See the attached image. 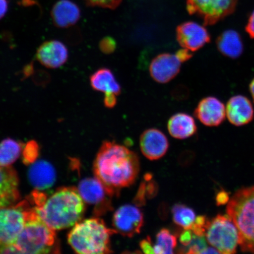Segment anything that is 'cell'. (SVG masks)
<instances>
[{"instance_id": "603a6c76", "label": "cell", "mask_w": 254, "mask_h": 254, "mask_svg": "<svg viewBox=\"0 0 254 254\" xmlns=\"http://www.w3.org/2000/svg\"><path fill=\"white\" fill-rule=\"evenodd\" d=\"M24 145L11 138L0 143V166L9 167L20 156Z\"/></svg>"}, {"instance_id": "4fadbf2b", "label": "cell", "mask_w": 254, "mask_h": 254, "mask_svg": "<svg viewBox=\"0 0 254 254\" xmlns=\"http://www.w3.org/2000/svg\"><path fill=\"white\" fill-rule=\"evenodd\" d=\"M194 116L202 125L217 127L226 118L225 106L215 97H206L199 101L194 111Z\"/></svg>"}, {"instance_id": "d590c367", "label": "cell", "mask_w": 254, "mask_h": 254, "mask_svg": "<svg viewBox=\"0 0 254 254\" xmlns=\"http://www.w3.org/2000/svg\"><path fill=\"white\" fill-rule=\"evenodd\" d=\"M246 31L251 39H254V10L251 14L248 20Z\"/></svg>"}, {"instance_id": "ba28073f", "label": "cell", "mask_w": 254, "mask_h": 254, "mask_svg": "<svg viewBox=\"0 0 254 254\" xmlns=\"http://www.w3.org/2000/svg\"><path fill=\"white\" fill-rule=\"evenodd\" d=\"M25 222L24 201L0 208V247L13 244Z\"/></svg>"}, {"instance_id": "8d00e7d4", "label": "cell", "mask_w": 254, "mask_h": 254, "mask_svg": "<svg viewBox=\"0 0 254 254\" xmlns=\"http://www.w3.org/2000/svg\"><path fill=\"white\" fill-rule=\"evenodd\" d=\"M8 4L6 0H0V20L4 17L7 11Z\"/></svg>"}, {"instance_id": "d6a6232c", "label": "cell", "mask_w": 254, "mask_h": 254, "mask_svg": "<svg viewBox=\"0 0 254 254\" xmlns=\"http://www.w3.org/2000/svg\"><path fill=\"white\" fill-rule=\"evenodd\" d=\"M91 4L104 7L113 8L118 4L119 0H88Z\"/></svg>"}, {"instance_id": "6da1fadb", "label": "cell", "mask_w": 254, "mask_h": 254, "mask_svg": "<svg viewBox=\"0 0 254 254\" xmlns=\"http://www.w3.org/2000/svg\"><path fill=\"white\" fill-rule=\"evenodd\" d=\"M95 177L102 183L112 196L121 189L131 186L139 172L138 155L116 142L106 141L101 145L95 158Z\"/></svg>"}, {"instance_id": "484cf974", "label": "cell", "mask_w": 254, "mask_h": 254, "mask_svg": "<svg viewBox=\"0 0 254 254\" xmlns=\"http://www.w3.org/2000/svg\"><path fill=\"white\" fill-rule=\"evenodd\" d=\"M40 148L38 143L35 141L28 142L24 145L23 151V163L25 165H30L36 162L39 157Z\"/></svg>"}, {"instance_id": "74e56055", "label": "cell", "mask_w": 254, "mask_h": 254, "mask_svg": "<svg viewBox=\"0 0 254 254\" xmlns=\"http://www.w3.org/2000/svg\"><path fill=\"white\" fill-rule=\"evenodd\" d=\"M13 203L10 199L0 197V208L12 205Z\"/></svg>"}, {"instance_id": "e575fe53", "label": "cell", "mask_w": 254, "mask_h": 254, "mask_svg": "<svg viewBox=\"0 0 254 254\" xmlns=\"http://www.w3.org/2000/svg\"><path fill=\"white\" fill-rule=\"evenodd\" d=\"M215 199L217 205L220 206L228 204L230 198L228 192L224 190H222L217 193Z\"/></svg>"}, {"instance_id": "2e32d148", "label": "cell", "mask_w": 254, "mask_h": 254, "mask_svg": "<svg viewBox=\"0 0 254 254\" xmlns=\"http://www.w3.org/2000/svg\"><path fill=\"white\" fill-rule=\"evenodd\" d=\"M226 117L232 125L241 127L252 122L254 118V109L252 101L243 95H236L228 101Z\"/></svg>"}, {"instance_id": "52a82bcc", "label": "cell", "mask_w": 254, "mask_h": 254, "mask_svg": "<svg viewBox=\"0 0 254 254\" xmlns=\"http://www.w3.org/2000/svg\"><path fill=\"white\" fill-rule=\"evenodd\" d=\"M238 0H187L190 14L201 18L205 25H212L233 13Z\"/></svg>"}, {"instance_id": "ac0fdd59", "label": "cell", "mask_w": 254, "mask_h": 254, "mask_svg": "<svg viewBox=\"0 0 254 254\" xmlns=\"http://www.w3.org/2000/svg\"><path fill=\"white\" fill-rule=\"evenodd\" d=\"M80 10L75 3L69 0H60L54 6L52 17L56 26L68 28L77 23L80 18Z\"/></svg>"}, {"instance_id": "5b68a950", "label": "cell", "mask_w": 254, "mask_h": 254, "mask_svg": "<svg viewBox=\"0 0 254 254\" xmlns=\"http://www.w3.org/2000/svg\"><path fill=\"white\" fill-rule=\"evenodd\" d=\"M227 212L238 230L241 251L254 253V186L238 190L228 202Z\"/></svg>"}, {"instance_id": "8992f818", "label": "cell", "mask_w": 254, "mask_h": 254, "mask_svg": "<svg viewBox=\"0 0 254 254\" xmlns=\"http://www.w3.org/2000/svg\"><path fill=\"white\" fill-rule=\"evenodd\" d=\"M205 236L207 243L219 254L237 253L239 246L238 230L228 215H218L210 221Z\"/></svg>"}, {"instance_id": "277c9868", "label": "cell", "mask_w": 254, "mask_h": 254, "mask_svg": "<svg viewBox=\"0 0 254 254\" xmlns=\"http://www.w3.org/2000/svg\"><path fill=\"white\" fill-rule=\"evenodd\" d=\"M117 234L100 218H91L76 224L68 235V243L76 253L103 254L113 253L111 237Z\"/></svg>"}, {"instance_id": "f546056e", "label": "cell", "mask_w": 254, "mask_h": 254, "mask_svg": "<svg viewBox=\"0 0 254 254\" xmlns=\"http://www.w3.org/2000/svg\"><path fill=\"white\" fill-rule=\"evenodd\" d=\"M194 234L190 230H184L179 237L181 244L184 247H188L193 239Z\"/></svg>"}, {"instance_id": "cb8c5ba5", "label": "cell", "mask_w": 254, "mask_h": 254, "mask_svg": "<svg viewBox=\"0 0 254 254\" xmlns=\"http://www.w3.org/2000/svg\"><path fill=\"white\" fill-rule=\"evenodd\" d=\"M177 245V237L171 232L163 228L156 236V243L154 245V253L157 254H173Z\"/></svg>"}, {"instance_id": "9a60e30c", "label": "cell", "mask_w": 254, "mask_h": 254, "mask_svg": "<svg viewBox=\"0 0 254 254\" xmlns=\"http://www.w3.org/2000/svg\"><path fill=\"white\" fill-rule=\"evenodd\" d=\"M36 58L41 65L50 69H57L64 65L68 59L67 48L58 40L43 43L36 53Z\"/></svg>"}, {"instance_id": "d6986e66", "label": "cell", "mask_w": 254, "mask_h": 254, "mask_svg": "<svg viewBox=\"0 0 254 254\" xmlns=\"http://www.w3.org/2000/svg\"><path fill=\"white\" fill-rule=\"evenodd\" d=\"M216 45L222 55L231 59L239 58L244 52L242 37L234 30L222 32L216 40Z\"/></svg>"}, {"instance_id": "7a4b0ae2", "label": "cell", "mask_w": 254, "mask_h": 254, "mask_svg": "<svg viewBox=\"0 0 254 254\" xmlns=\"http://www.w3.org/2000/svg\"><path fill=\"white\" fill-rule=\"evenodd\" d=\"M41 220L54 230L70 228L81 221L85 205L74 187H62L33 207Z\"/></svg>"}, {"instance_id": "44dd1931", "label": "cell", "mask_w": 254, "mask_h": 254, "mask_svg": "<svg viewBox=\"0 0 254 254\" xmlns=\"http://www.w3.org/2000/svg\"><path fill=\"white\" fill-rule=\"evenodd\" d=\"M90 84L94 90L105 93H113L118 96L122 93V87L109 68L98 69L91 75Z\"/></svg>"}, {"instance_id": "f1b7e54d", "label": "cell", "mask_w": 254, "mask_h": 254, "mask_svg": "<svg viewBox=\"0 0 254 254\" xmlns=\"http://www.w3.org/2000/svg\"><path fill=\"white\" fill-rule=\"evenodd\" d=\"M99 49L105 55H110L115 52L117 49L116 41L113 37H104L100 41Z\"/></svg>"}, {"instance_id": "5bb4252c", "label": "cell", "mask_w": 254, "mask_h": 254, "mask_svg": "<svg viewBox=\"0 0 254 254\" xmlns=\"http://www.w3.org/2000/svg\"><path fill=\"white\" fill-rule=\"evenodd\" d=\"M139 146L143 155L153 161L164 157L169 148L166 135L156 128H150L143 132L139 138Z\"/></svg>"}, {"instance_id": "1f68e13d", "label": "cell", "mask_w": 254, "mask_h": 254, "mask_svg": "<svg viewBox=\"0 0 254 254\" xmlns=\"http://www.w3.org/2000/svg\"><path fill=\"white\" fill-rule=\"evenodd\" d=\"M116 94L113 93H105L104 105L107 109H113L116 106L117 99Z\"/></svg>"}, {"instance_id": "83f0119b", "label": "cell", "mask_w": 254, "mask_h": 254, "mask_svg": "<svg viewBox=\"0 0 254 254\" xmlns=\"http://www.w3.org/2000/svg\"><path fill=\"white\" fill-rule=\"evenodd\" d=\"M207 247L206 245L204 237H198L194 235L191 243L186 247L188 254H202Z\"/></svg>"}, {"instance_id": "e0dca14e", "label": "cell", "mask_w": 254, "mask_h": 254, "mask_svg": "<svg viewBox=\"0 0 254 254\" xmlns=\"http://www.w3.org/2000/svg\"><path fill=\"white\" fill-rule=\"evenodd\" d=\"M28 176L31 185L40 190L50 189L56 181L55 168L45 160L37 161L32 164Z\"/></svg>"}, {"instance_id": "ffe728a7", "label": "cell", "mask_w": 254, "mask_h": 254, "mask_svg": "<svg viewBox=\"0 0 254 254\" xmlns=\"http://www.w3.org/2000/svg\"><path fill=\"white\" fill-rule=\"evenodd\" d=\"M167 128L173 137L180 139L190 138L197 131L194 119L184 113H177L171 117L168 122Z\"/></svg>"}, {"instance_id": "7c38bea8", "label": "cell", "mask_w": 254, "mask_h": 254, "mask_svg": "<svg viewBox=\"0 0 254 254\" xmlns=\"http://www.w3.org/2000/svg\"><path fill=\"white\" fill-rule=\"evenodd\" d=\"M182 63L176 55L171 53H162L152 59L150 64L151 77L161 84L168 83L179 74Z\"/></svg>"}, {"instance_id": "8fae6325", "label": "cell", "mask_w": 254, "mask_h": 254, "mask_svg": "<svg viewBox=\"0 0 254 254\" xmlns=\"http://www.w3.org/2000/svg\"><path fill=\"white\" fill-rule=\"evenodd\" d=\"M176 39L183 48L195 52L210 42L211 36L203 25L194 21H187L177 27Z\"/></svg>"}, {"instance_id": "4dcf8cb0", "label": "cell", "mask_w": 254, "mask_h": 254, "mask_svg": "<svg viewBox=\"0 0 254 254\" xmlns=\"http://www.w3.org/2000/svg\"><path fill=\"white\" fill-rule=\"evenodd\" d=\"M175 55L176 56L179 61L182 63L189 61V60L191 59L193 57V52H190L188 49L183 48L182 49L177 51Z\"/></svg>"}, {"instance_id": "4316f807", "label": "cell", "mask_w": 254, "mask_h": 254, "mask_svg": "<svg viewBox=\"0 0 254 254\" xmlns=\"http://www.w3.org/2000/svg\"><path fill=\"white\" fill-rule=\"evenodd\" d=\"M209 221L205 216L200 215L196 217L194 222H193L190 230L193 234L198 237H204L206 230H207Z\"/></svg>"}, {"instance_id": "836d02e7", "label": "cell", "mask_w": 254, "mask_h": 254, "mask_svg": "<svg viewBox=\"0 0 254 254\" xmlns=\"http://www.w3.org/2000/svg\"><path fill=\"white\" fill-rule=\"evenodd\" d=\"M140 248L143 253L145 254H154V245L152 244L150 237H147L145 240L141 241Z\"/></svg>"}, {"instance_id": "7402d4cb", "label": "cell", "mask_w": 254, "mask_h": 254, "mask_svg": "<svg viewBox=\"0 0 254 254\" xmlns=\"http://www.w3.org/2000/svg\"><path fill=\"white\" fill-rule=\"evenodd\" d=\"M18 185V177L13 168L0 166V197L17 201L20 198Z\"/></svg>"}, {"instance_id": "f35d334b", "label": "cell", "mask_w": 254, "mask_h": 254, "mask_svg": "<svg viewBox=\"0 0 254 254\" xmlns=\"http://www.w3.org/2000/svg\"><path fill=\"white\" fill-rule=\"evenodd\" d=\"M249 90L251 95H252L253 100L254 102V78L251 81L249 85Z\"/></svg>"}, {"instance_id": "9c48e42d", "label": "cell", "mask_w": 254, "mask_h": 254, "mask_svg": "<svg viewBox=\"0 0 254 254\" xmlns=\"http://www.w3.org/2000/svg\"><path fill=\"white\" fill-rule=\"evenodd\" d=\"M77 190L85 203L94 205L95 215H103L111 208L110 198L113 196L97 178H87L81 180Z\"/></svg>"}, {"instance_id": "30bf717a", "label": "cell", "mask_w": 254, "mask_h": 254, "mask_svg": "<svg viewBox=\"0 0 254 254\" xmlns=\"http://www.w3.org/2000/svg\"><path fill=\"white\" fill-rule=\"evenodd\" d=\"M144 224V216L137 206L124 205L114 212L113 225L116 233L123 236L132 237L140 233Z\"/></svg>"}, {"instance_id": "3957f363", "label": "cell", "mask_w": 254, "mask_h": 254, "mask_svg": "<svg viewBox=\"0 0 254 254\" xmlns=\"http://www.w3.org/2000/svg\"><path fill=\"white\" fill-rule=\"evenodd\" d=\"M25 222L23 230L12 244L18 254H52L60 253L55 230L41 220L36 209H25Z\"/></svg>"}, {"instance_id": "d4e9b609", "label": "cell", "mask_w": 254, "mask_h": 254, "mask_svg": "<svg viewBox=\"0 0 254 254\" xmlns=\"http://www.w3.org/2000/svg\"><path fill=\"white\" fill-rule=\"evenodd\" d=\"M172 214L175 223L184 230H190L196 218L194 211L183 204L175 205L172 209Z\"/></svg>"}]
</instances>
